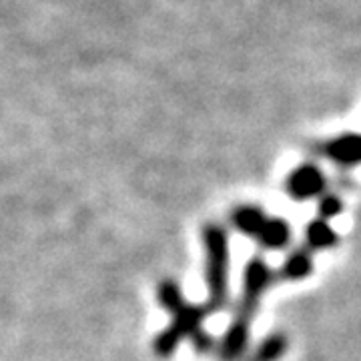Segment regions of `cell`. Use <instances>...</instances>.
Listing matches in <instances>:
<instances>
[{
  "label": "cell",
  "mask_w": 361,
  "mask_h": 361,
  "mask_svg": "<svg viewBox=\"0 0 361 361\" xmlns=\"http://www.w3.org/2000/svg\"><path fill=\"white\" fill-rule=\"evenodd\" d=\"M159 303L169 311L173 322L167 329H163L153 341V351L159 357H169L179 348V343L189 337L193 341L197 353H211L217 349L215 339L203 329V322L209 315V310L189 303L180 287L173 279H165L159 283Z\"/></svg>",
  "instance_id": "obj_1"
},
{
  "label": "cell",
  "mask_w": 361,
  "mask_h": 361,
  "mask_svg": "<svg viewBox=\"0 0 361 361\" xmlns=\"http://www.w3.org/2000/svg\"><path fill=\"white\" fill-rule=\"evenodd\" d=\"M205 245V279L209 289L207 310L209 313L223 311L229 303V237L227 231L209 223L203 227Z\"/></svg>",
  "instance_id": "obj_2"
},
{
  "label": "cell",
  "mask_w": 361,
  "mask_h": 361,
  "mask_svg": "<svg viewBox=\"0 0 361 361\" xmlns=\"http://www.w3.org/2000/svg\"><path fill=\"white\" fill-rule=\"evenodd\" d=\"M273 281H275V273L271 271L265 259L253 257L251 261H247L245 273H243V289H241V297L237 301L231 323L251 329L261 297L265 295V291L269 289Z\"/></svg>",
  "instance_id": "obj_3"
},
{
  "label": "cell",
  "mask_w": 361,
  "mask_h": 361,
  "mask_svg": "<svg viewBox=\"0 0 361 361\" xmlns=\"http://www.w3.org/2000/svg\"><path fill=\"white\" fill-rule=\"evenodd\" d=\"M325 187H327L325 175L322 169L313 163H303L293 169L285 183L287 193L295 201H310L315 197H322L325 193Z\"/></svg>",
  "instance_id": "obj_4"
},
{
  "label": "cell",
  "mask_w": 361,
  "mask_h": 361,
  "mask_svg": "<svg viewBox=\"0 0 361 361\" xmlns=\"http://www.w3.org/2000/svg\"><path fill=\"white\" fill-rule=\"evenodd\" d=\"M319 155L334 161L339 167H355L361 165V135L349 133L339 135L337 139L319 145Z\"/></svg>",
  "instance_id": "obj_5"
},
{
  "label": "cell",
  "mask_w": 361,
  "mask_h": 361,
  "mask_svg": "<svg viewBox=\"0 0 361 361\" xmlns=\"http://www.w3.org/2000/svg\"><path fill=\"white\" fill-rule=\"evenodd\" d=\"M313 271V251L307 247H299L295 251H291L287 259L283 261L281 269L275 273V281H301L305 277H310Z\"/></svg>",
  "instance_id": "obj_6"
},
{
  "label": "cell",
  "mask_w": 361,
  "mask_h": 361,
  "mask_svg": "<svg viewBox=\"0 0 361 361\" xmlns=\"http://www.w3.org/2000/svg\"><path fill=\"white\" fill-rule=\"evenodd\" d=\"M267 219H269V217L255 205L237 207L231 215L233 227L239 233L247 235V237H255V239H257V235L261 233V229L265 227Z\"/></svg>",
  "instance_id": "obj_7"
},
{
  "label": "cell",
  "mask_w": 361,
  "mask_h": 361,
  "mask_svg": "<svg viewBox=\"0 0 361 361\" xmlns=\"http://www.w3.org/2000/svg\"><path fill=\"white\" fill-rule=\"evenodd\" d=\"M291 241V227L283 219H273L269 217L265 227L257 235V243L267 251H277L289 245Z\"/></svg>",
  "instance_id": "obj_8"
},
{
  "label": "cell",
  "mask_w": 361,
  "mask_h": 361,
  "mask_svg": "<svg viewBox=\"0 0 361 361\" xmlns=\"http://www.w3.org/2000/svg\"><path fill=\"white\" fill-rule=\"evenodd\" d=\"M337 243V233L329 225V221L313 219L305 227V247L311 251L331 249Z\"/></svg>",
  "instance_id": "obj_9"
},
{
  "label": "cell",
  "mask_w": 361,
  "mask_h": 361,
  "mask_svg": "<svg viewBox=\"0 0 361 361\" xmlns=\"http://www.w3.org/2000/svg\"><path fill=\"white\" fill-rule=\"evenodd\" d=\"M343 211V201H341V197L337 193H323L319 197V203H317V213H319V219H334L337 217L339 213Z\"/></svg>",
  "instance_id": "obj_10"
},
{
  "label": "cell",
  "mask_w": 361,
  "mask_h": 361,
  "mask_svg": "<svg viewBox=\"0 0 361 361\" xmlns=\"http://www.w3.org/2000/svg\"><path fill=\"white\" fill-rule=\"evenodd\" d=\"M245 361H257V360H255V357H253V355H251V357H249V360H245Z\"/></svg>",
  "instance_id": "obj_11"
}]
</instances>
